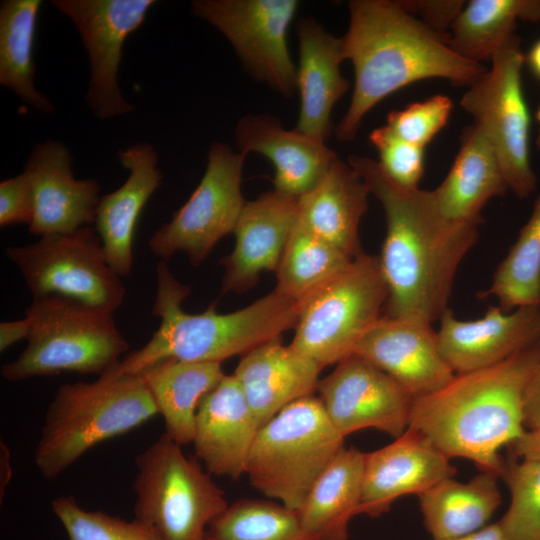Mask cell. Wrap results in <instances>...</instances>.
Listing matches in <instances>:
<instances>
[{"label":"cell","instance_id":"46","mask_svg":"<svg viewBox=\"0 0 540 540\" xmlns=\"http://www.w3.org/2000/svg\"><path fill=\"white\" fill-rule=\"evenodd\" d=\"M524 58V64L527 65L533 76L540 81V38L533 43L527 54H524Z\"/></svg>","mask_w":540,"mask_h":540},{"label":"cell","instance_id":"1","mask_svg":"<svg viewBox=\"0 0 540 540\" xmlns=\"http://www.w3.org/2000/svg\"><path fill=\"white\" fill-rule=\"evenodd\" d=\"M348 164L385 212L378 256L388 288L383 316L432 324L449 309L456 272L478 240V226L447 218L432 191L395 184L371 158L350 155Z\"/></svg>","mask_w":540,"mask_h":540},{"label":"cell","instance_id":"11","mask_svg":"<svg viewBox=\"0 0 540 540\" xmlns=\"http://www.w3.org/2000/svg\"><path fill=\"white\" fill-rule=\"evenodd\" d=\"M6 255L33 298L59 295L110 313L124 301L125 287L108 264L99 234L90 226L8 247Z\"/></svg>","mask_w":540,"mask_h":540},{"label":"cell","instance_id":"35","mask_svg":"<svg viewBox=\"0 0 540 540\" xmlns=\"http://www.w3.org/2000/svg\"><path fill=\"white\" fill-rule=\"evenodd\" d=\"M207 540H317L301 525L296 511L279 502L241 499L207 529Z\"/></svg>","mask_w":540,"mask_h":540},{"label":"cell","instance_id":"45","mask_svg":"<svg viewBox=\"0 0 540 540\" xmlns=\"http://www.w3.org/2000/svg\"><path fill=\"white\" fill-rule=\"evenodd\" d=\"M445 540H505L499 522L486 525L473 533Z\"/></svg>","mask_w":540,"mask_h":540},{"label":"cell","instance_id":"41","mask_svg":"<svg viewBox=\"0 0 540 540\" xmlns=\"http://www.w3.org/2000/svg\"><path fill=\"white\" fill-rule=\"evenodd\" d=\"M399 3L407 12L417 15L416 18L427 27L444 35H448L446 29H450L465 5L462 0H408Z\"/></svg>","mask_w":540,"mask_h":540},{"label":"cell","instance_id":"19","mask_svg":"<svg viewBox=\"0 0 540 540\" xmlns=\"http://www.w3.org/2000/svg\"><path fill=\"white\" fill-rule=\"evenodd\" d=\"M72 160L59 141L40 143L31 152L24 166L34 196L31 233H68L95 223L100 186L95 179H75Z\"/></svg>","mask_w":540,"mask_h":540},{"label":"cell","instance_id":"32","mask_svg":"<svg viewBox=\"0 0 540 540\" xmlns=\"http://www.w3.org/2000/svg\"><path fill=\"white\" fill-rule=\"evenodd\" d=\"M40 0H4L0 5V84L44 113L54 105L34 84L33 44Z\"/></svg>","mask_w":540,"mask_h":540},{"label":"cell","instance_id":"39","mask_svg":"<svg viewBox=\"0 0 540 540\" xmlns=\"http://www.w3.org/2000/svg\"><path fill=\"white\" fill-rule=\"evenodd\" d=\"M451 110L449 97L435 95L402 110L391 111L386 125L401 139L425 148L447 124Z\"/></svg>","mask_w":540,"mask_h":540},{"label":"cell","instance_id":"5","mask_svg":"<svg viewBox=\"0 0 540 540\" xmlns=\"http://www.w3.org/2000/svg\"><path fill=\"white\" fill-rule=\"evenodd\" d=\"M156 415L140 374L106 372L93 382L63 384L46 411L34 463L43 477L55 479L97 444Z\"/></svg>","mask_w":540,"mask_h":540},{"label":"cell","instance_id":"44","mask_svg":"<svg viewBox=\"0 0 540 540\" xmlns=\"http://www.w3.org/2000/svg\"><path fill=\"white\" fill-rule=\"evenodd\" d=\"M507 449L508 454L517 459H540V430L526 431Z\"/></svg>","mask_w":540,"mask_h":540},{"label":"cell","instance_id":"37","mask_svg":"<svg viewBox=\"0 0 540 540\" xmlns=\"http://www.w3.org/2000/svg\"><path fill=\"white\" fill-rule=\"evenodd\" d=\"M51 509L65 530L67 540H163L150 525L80 507L72 496L53 499Z\"/></svg>","mask_w":540,"mask_h":540},{"label":"cell","instance_id":"3","mask_svg":"<svg viewBox=\"0 0 540 540\" xmlns=\"http://www.w3.org/2000/svg\"><path fill=\"white\" fill-rule=\"evenodd\" d=\"M540 362V341L493 366L455 374L439 391L413 402L409 426L448 456L471 460L501 477V449L525 433L524 396Z\"/></svg>","mask_w":540,"mask_h":540},{"label":"cell","instance_id":"42","mask_svg":"<svg viewBox=\"0 0 540 540\" xmlns=\"http://www.w3.org/2000/svg\"><path fill=\"white\" fill-rule=\"evenodd\" d=\"M524 425L527 431L540 430V362L525 391Z\"/></svg>","mask_w":540,"mask_h":540},{"label":"cell","instance_id":"13","mask_svg":"<svg viewBox=\"0 0 540 540\" xmlns=\"http://www.w3.org/2000/svg\"><path fill=\"white\" fill-rule=\"evenodd\" d=\"M296 0H196L192 12L231 43L249 74L284 97L297 90L287 35Z\"/></svg>","mask_w":540,"mask_h":540},{"label":"cell","instance_id":"27","mask_svg":"<svg viewBox=\"0 0 540 540\" xmlns=\"http://www.w3.org/2000/svg\"><path fill=\"white\" fill-rule=\"evenodd\" d=\"M369 194L361 176L337 157L320 182L300 196L298 221L354 259L363 253L359 225Z\"/></svg>","mask_w":540,"mask_h":540},{"label":"cell","instance_id":"20","mask_svg":"<svg viewBox=\"0 0 540 540\" xmlns=\"http://www.w3.org/2000/svg\"><path fill=\"white\" fill-rule=\"evenodd\" d=\"M299 199L276 190L246 201L236 227L235 246L220 260L224 267L222 292L252 288L263 271H276L297 224Z\"/></svg>","mask_w":540,"mask_h":540},{"label":"cell","instance_id":"17","mask_svg":"<svg viewBox=\"0 0 540 540\" xmlns=\"http://www.w3.org/2000/svg\"><path fill=\"white\" fill-rule=\"evenodd\" d=\"M439 320V347L455 374L493 366L540 341V306L510 312L489 306L471 321L457 319L448 309Z\"/></svg>","mask_w":540,"mask_h":540},{"label":"cell","instance_id":"14","mask_svg":"<svg viewBox=\"0 0 540 540\" xmlns=\"http://www.w3.org/2000/svg\"><path fill=\"white\" fill-rule=\"evenodd\" d=\"M154 0H53L78 29L90 60L86 102L97 118L133 110L118 84V69L127 37L143 23Z\"/></svg>","mask_w":540,"mask_h":540},{"label":"cell","instance_id":"30","mask_svg":"<svg viewBox=\"0 0 540 540\" xmlns=\"http://www.w3.org/2000/svg\"><path fill=\"white\" fill-rule=\"evenodd\" d=\"M498 476L482 472L468 482L445 479L418 496L433 540L464 536L485 527L501 504Z\"/></svg>","mask_w":540,"mask_h":540},{"label":"cell","instance_id":"15","mask_svg":"<svg viewBox=\"0 0 540 540\" xmlns=\"http://www.w3.org/2000/svg\"><path fill=\"white\" fill-rule=\"evenodd\" d=\"M318 397L344 437L375 428L397 438L409 426L413 397L390 375L352 354L318 383Z\"/></svg>","mask_w":540,"mask_h":540},{"label":"cell","instance_id":"38","mask_svg":"<svg viewBox=\"0 0 540 540\" xmlns=\"http://www.w3.org/2000/svg\"><path fill=\"white\" fill-rule=\"evenodd\" d=\"M369 139L386 176L401 187L417 188L424 175L425 148L401 139L387 125L374 129Z\"/></svg>","mask_w":540,"mask_h":540},{"label":"cell","instance_id":"4","mask_svg":"<svg viewBox=\"0 0 540 540\" xmlns=\"http://www.w3.org/2000/svg\"><path fill=\"white\" fill-rule=\"evenodd\" d=\"M156 284L152 314L160 317L158 329L144 346L126 354L107 372L139 374L167 359L222 363L280 339L295 328L301 308V301L274 289L231 313H217L215 304L200 314L186 313L182 303L190 287L176 280L163 260L156 267Z\"/></svg>","mask_w":540,"mask_h":540},{"label":"cell","instance_id":"7","mask_svg":"<svg viewBox=\"0 0 540 540\" xmlns=\"http://www.w3.org/2000/svg\"><path fill=\"white\" fill-rule=\"evenodd\" d=\"M344 439L327 417L319 397H303L260 427L245 474L254 489L296 511L345 447Z\"/></svg>","mask_w":540,"mask_h":540},{"label":"cell","instance_id":"2","mask_svg":"<svg viewBox=\"0 0 540 540\" xmlns=\"http://www.w3.org/2000/svg\"><path fill=\"white\" fill-rule=\"evenodd\" d=\"M348 7L349 28L341 38L355 81L349 107L335 129L340 141H353L365 115L407 85L442 78L469 88L488 70L457 55L448 35L427 27L399 1L352 0Z\"/></svg>","mask_w":540,"mask_h":540},{"label":"cell","instance_id":"26","mask_svg":"<svg viewBox=\"0 0 540 540\" xmlns=\"http://www.w3.org/2000/svg\"><path fill=\"white\" fill-rule=\"evenodd\" d=\"M509 190L498 154L477 125L464 129L460 149L443 182L432 191L447 218L479 226L482 209Z\"/></svg>","mask_w":540,"mask_h":540},{"label":"cell","instance_id":"21","mask_svg":"<svg viewBox=\"0 0 540 540\" xmlns=\"http://www.w3.org/2000/svg\"><path fill=\"white\" fill-rule=\"evenodd\" d=\"M260 429L236 377L224 375L201 400L195 419L194 449L206 471L238 479Z\"/></svg>","mask_w":540,"mask_h":540},{"label":"cell","instance_id":"6","mask_svg":"<svg viewBox=\"0 0 540 540\" xmlns=\"http://www.w3.org/2000/svg\"><path fill=\"white\" fill-rule=\"evenodd\" d=\"M28 344L2 366L4 379L16 382L62 372L103 375L120 362L129 344L113 313L59 295L33 298Z\"/></svg>","mask_w":540,"mask_h":540},{"label":"cell","instance_id":"29","mask_svg":"<svg viewBox=\"0 0 540 540\" xmlns=\"http://www.w3.org/2000/svg\"><path fill=\"white\" fill-rule=\"evenodd\" d=\"M164 421V433L179 445L193 442L202 398L224 377L219 362L161 361L139 373Z\"/></svg>","mask_w":540,"mask_h":540},{"label":"cell","instance_id":"36","mask_svg":"<svg viewBox=\"0 0 540 540\" xmlns=\"http://www.w3.org/2000/svg\"><path fill=\"white\" fill-rule=\"evenodd\" d=\"M510 504L498 521L505 540H540V459H517L508 454L501 475Z\"/></svg>","mask_w":540,"mask_h":540},{"label":"cell","instance_id":"23","mask_svg":"<svg viewBox=\"0 0 540 540\" xmlns=\"http://www.w3.org/2000/svg\"><path fill=\"white\" fill-rule=\"evenodd\" d=\"M296 30L300 112L295 130L326 142L332 133V110L350 86L340 70L345 60L342 38L311 17L299 19Z\"/></svg>","mask_w":540,"mask_h":540},{"label":"cell","instance_id":"34","mask_svg":"<svg viewBox=\"0 0 540 540\" xmlns=\"http://www.w3.org/2000/svg\"><path fill=\"white\" fill-rule=\"evenodd\" d=\"M491 295L498 299V306L505 312L523 306H540V195L516 242L498 265L489 289L478 296Z\"/></svg>","mask_w":540,"mask_h":540},{"label":"cell","instance_id":"9","mask_svg":"<svg viewBox=\"0 0 540 540\" xmlns=\"http://www.w3.org/2000/svg\"><path fill=\"white\" fill-rule=\"evenodd\" d=\"M387 298L379 257L361 253L301 301L290 346L322 368L337 364L383 316Z\"/></svg>","mask_w":540,"mask_h":540},{"label":"cell","instance_id":"33","mask_svg":"<svg viewBox=\"0 0 540 540\" xmlns=\"http://www.w3.org/2000/svg\"><path fill=\"white\" fill-rule=\"evenodd\" d=\"M352 261L353 258L297 221L275 271V290L302 301Z\"/></svg>","mask_w":540,"mask_h":540},{"label":"cell","instance_id":"10","mask_svg":"<svg viewBox=\"0 0 540 540\" xmlns=\"http://www.w3.org/2000/svg\"><path fill=\"white\" fill-rule=\"evenodd\" d=\"M524 60L521 39L514 34L460 100L492 143L508 187L519 198L529 197L537 186L530 161L531 116L522 86Z\"/></svg>","mask_w":540,"mask_h":540},{"label":"cell","instance_id":"24","mask_svg":"<svg viewBox=\"0 0 540 540\" xmlns=\"http://www.w3.org/2000/svg\"><path fill=\"white\" fill-rule=\"evenodd\" d=\"M129 170L122 186L101 197L96 211L99 234L110 267L120 276L133 268V240L141 211L162 180L158 155L148 143L136 144L118 154Z\"/></svg>","mask_w":540,"mask_h":540},{"label":"cell","instance_id":"18","mask_svg":"<svg viewBox=\"0 0 540 540\" xmlns=\"http://www.w3.org/2000/svg\"><path fill=\"white\" fill-rule=\"evenodd\" d=\"M450 460L423 435L408 427L390 444L365 453L359 514L378 517L388 512L398 498L419 496L454 477L457 469Z\"/></svg>","mask_w":540,"mask_h":540},{"label":"cell","instance_id":"12","mask_svg":"<svg viewBox=\"0 0 540 540\" xmlns=\"http://www.w3.org/2000/svg\"><path fill=\"white\" fill-rule=\"evenodd\" d=\"M246 156L213 142L200 183L171 220L158 228L148 244L154 255L168 261L177 251L201 264L217 242L233 233L246 203L241 193Z\"/></svg>","mask_w":540,"mask_h":540},{"label":"cell","instance_id":"8","mask_svg":"<svg viewBox=\"0 0 540 540\" xmlns=\"http://www.w3.org/2000/svg\"><path fill=\"white\" fill-rule=\"evenodd\" d=\"M135 465V519L163 540H207L209 525L229 505L211 474L165 433L136 457Z\"/></svg>","mask_w":540,"mask_h":540},{"label":"cell","instance_id":"40","mask_svg":"<svg viewBox=\"0 0 540 540\" xmlns=\"http://www.w3.org/2000/svg\"><path fill=\"white\" fill-rule=\"evenodd\" d=\"M34 196L28 175L21 174L0 183V225L31 224Z\"/></svg>","mask_w":540,"mask_h":540},{"label":"cell","instance_id":"16","mask_svg":"<svg viewBox=\"0 0 540 540\" xmlns=\"http://www.w3.org/2000/svg\"><path fill=\"white\" fill-rule=\"evenodd\" d=\"M353 354L390 375L414 400L439 391L455 376L437 332L423 321L382 316Z\"/></svg>","mask_w":540,"mask_h":540},{"label":"cell","instance_id":"43","mask_svg":"<svg viewBox=\"0 0 540 540\" xmlns=\"http://www.w3.org/2000/svg\"><path fill=\"white\" fill-rule=\"evenodd\" d=\"M31 327V320L26 316L21 320L2 322L0 324V351H5L22 339L27 340Z\"/></svg>","mask_w":540,"mask_h":540},{"label":"cell","instance_id":"31","mask_svg":"<svg viewBox=\"0 0 540 540\" xmlns=\"http://www.w3.org/2000/svg\"><path fill=\"white\" fill-rule=\"evenodd\" d=\"M517 20H540L538 0H471L448 32L447 43L460 57L475 63L492 60L514 35Z\"/></svg>","mask_w":540,"mask_h":540},{"label":"cell","instance_id":"25","mask_svg":"<svg viewBox=\"0 0 540 540\" xmlns=\"http://www.w3.org/2000/svg\"><path fill=\"white\" fill-rule=\"evenodd\" d=\"M322 369L277 339L244 354L233 375L261 427L287 405L313 395Z\"/></svg>","mask_w":540,"mask_h":540},{"label":"cell","instance_id":"47","mask_svg":"<svg viewBox=\"0 0 540 540\" xmlns=\"http://www.w3.org/2000/svg\"><path fill=\"white\" fill-rule=\"evenodd\" d=\"M9 451L5 444L1 441V480H0V487H1V496H3V490L6 488V485L8 481L10 480L11 476V467L9 464Z\"/></svg>","mask_w":540,"mask_h":540},{"label":"cell","instance_id":"22","mask_svg":"<svg viewBox=\"0 0 540 540\" xmlns=\"http://www.w3.org/2000/svg\"><path fill=\"white\" fill-rule=\"evenodd\" d=\"M235 137L240 153H259L273 164L274 190L295 197L313 189L338 157L325 142L287 130L269 114L243 116Z\"/></svg>","mask_w":540,"mask_h":540},{"label":"cell","instance_id":"28","mask_svg":"<svg viewBox=\"0 0 540 540\" xmlns=\"http://www.w3.org/2000/svg\"><path fill=\"white\" fill-rule=\"evenodd\" d=\"M364 462L365 453L344 447L296 510L302 527L317 540H348L362 500Z\"/></svg>","mask_w":540,"mask_h":540}]
</instances>
